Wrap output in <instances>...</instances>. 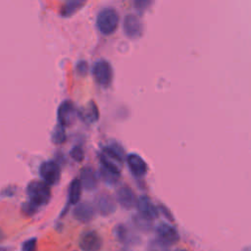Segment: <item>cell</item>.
<instances>
[{"mask_svg":"<svg viewBox=\"0 0 251 251\" xmlns=\"http://www.w3.org/2000/svg\"><path fill=\"white\" fill-rule=\"evenodd\" d=\"M176 251H187V250H185V249H177Z\"/></svg>","mask_w":251,"mask_h":251,"instance_id":"31","label":"cell"},{"mask_svg":"<svg viewBox=\"0 0 251 251\" xmlns=\"http://www.w3.org/2000/svg\"><path fill=\"white\" fill-rule=\"evenodd\" d=\"M147 251H169V246L158 238H155L148 242Z\"/></svg>","mask_w":251,"mask_h":251,"instance_id":"23","label":"cell"},{"mask_svg":"<svg viewBox=\"0 0 251 251\" xmlns=\"http://www.w3.org/2000/svg\"><path fill=\"white\" fill-rule=\"evenodd\" d=\"M157 238L166 245H174L179 240V234L176 227L167 223H161L156 226Z\"/></svg>","mask_w":251,"mask_h":251,"instance_id":"6","label":"cell"},{"mask_svg":"<svg viewBox=\"0 0 251 251\" xmlns=\"http://www.w3.org/2000/svg\"><path fill=\"white\" fill-rule=\"evenodd\" d=\"M100 162L102 164V168L114 175H117V176H120V173H121V170L120 168L110 159L108 158L106 155L102 154L100 155Z\"/></svg>","mask_w":251,"mask_h":251,"instance_id":"20","label":"cell"},{"mask_svg":"<svg viewBox=\"0 0 251 251\" xmlns=\"http://www.w3.org/2000/svg\"><path fill=\"white\" fill-rule=\"evenodd\" d=\"M92 73L96 81L101 85H108L113 77L112 66L105 59H99L94 63Z\"/></svg>","mask_w":251,"mask_h":251,"instance_id":"3","label":"cell"},{"mask_svg":"<svg viewBox=\"0 0 251 251\" xmlns=\"http://www.w3.org/2000/svg\"><path fill=\"white\" fill-rule=\"evenodd\" d=\"M81 185L87 190H93L97 186V176L91 167H84L80 173Z\"/></svg>","mask_w":251,"mask_h":251,"instance_id":"14","label":"cell"},{"mask_svg":"<svg viewBox=\"0 0 251 251\" xmlns=\"http://www.w3.org/2000/svg\"><path fill=\"white\" fill-rule=\"evenodd\" d=\"M124 31L131 38H136L142 34L143 25L138 16L135 14H126L124 18Z\"/></svg>","mask_w":251,"mask_h":251,"instance_id":"7","label":"cell"},{"mask_svg":"<svg viewBox=\"0 0 251 251\" xmlns=\"http://www.w3.org/2000/svg\"><path fill=\"white\" fill-rule=\"evenodd\" d=\"M95 204L98 212L103 216H109L116 211V201L109 193L102 192L98 194Z\"/></svg>","mask_w":251,"mask_h":251,"instance_id":"11","label":"cell"},{"mask_svg":"<svg viewBox=\"0 0 251 251\" xmlns=\"http://www.w3.org/2000/svg\"><path fill=\"white\" fill-rule=\"evenodd\" d=\"M126 162L130 172L135 176H143L147 173V164L138 154L130 153L126 157Z\"/></svg>","mask_w":251,"mask_h":251,"instance_id":"12","label":"cell"},{"mask_svg":"<svg viewBox=\"0 0 251 251\" xmlns=\"http://www.w3.org/2000/svg\"><path fill=\"white\" fill-rule=\"evenodd\" d=\"M38 207L36 205H34L33 203H31L30 201L28 202H25L24 205H23V212L25 214V215H28V216H31L33 215L36 211H37Z\"/></svg>","mask_w":251,"mask_h":251,"instance_id":"26","label":"cell"},{"mask_svg":"<svg viewBox=\"0 0 251 251\" xmlns=\"http://www.w3.org/2000/svg\"><path fill=\"white\" fill-rule=\"evenodd\" d=\"M104 155L118 162H123L125 158V151L120 144L113 142L104 147Z\"/></svg>","mask_w":251,"mask_h":251,"instance_id":"16","label":"cell"},{"mask_svg":"<svg viewBox=\"0 0 251 251\" xmlns=\"http://www.w3.org/2000/svg\"><path fill=\"white\" fill-rule=\"evenodd\" d=\"M116 198H117V201L119 202V204L126 210L132 209L136 205V202H137L135 193L133 192V190L130 187H128L126 185H124L117 190Z\"/></svg>","mask_w":251,"mask_h":251,"instance_id":"10","label":"cell"},{"mask_svg":"<svg viewBox=\"0 0 251 251\" xmlns=\"http://www.w3.org/2000/svg\"><path fill=\"white\" fill-rule=\"evenodd\" d=\"M136 206H137L139 215L149 221L155 220L159 217L158 208L152 203L150 198L146 195H142L137 199Z\"/></svg>","mask_w":251,"mask_h":251,"instance_id":"9","label":"cell"},{"mask_svg":"<svg viewBox=\"0 0 251 251\" xmlns=\"http://www.w3.org/2000/svg\"><path fill=\"white\" fill-rule=\"evenodd\" d=\"M73 214L75 220H77L78 222L88 223L94 218L95 210L91 204L87 202H82V203L76 204Z\"/></svg>","mask_w":251,"mask_h":251,"instance_id":"13","label":"cell"},{"mask_svg":"<svg viewBox=\"0 0 251 251\" xmlns=\"http://www.w3.org/2000/svg\"><path fill=\"white\" fill-rule=\"evenodd\" d=\"M80 117L87 123H94L98 120L99 112L96 104L91 101L86 107L80 111Z\"/></svg>","mask_w":251,"mask_h":251,"instance_id":"17","label":"cell"},{"mask_svg":"<svg viewBox=\"0 0 251 251\" xmlns=\"http://www.w3.org/2000/svg\"><path fill=\"white\" fill-rule=\"evenodd\" d=\"M81 189H82V185L80 180L78 178H75L71 182L70 188H69V201L71 204L76 205L78 203L81 196Z\"/></svg>","mask_w":251,"mask_h":251,"instance_id":"18","label":"cell"},{"mask_svg":"<svg viewBox=\"0 0 251 251\" xmlns=\"http://www.w3.org/2000/svg\"><path fill=\"white\" fill-rule=\"evenodd\" d=\"M77 72L81 75H84L87 72V63L85 61H80L77 64Z\"/></svg>","mask_w":251,"mask_h":251,"instance_id":"27","label":"cell"},{"mask_svg":"<svg viewBox=\"0 0 251 251\" xmlns=\"http://www.w3.org/2000/svg\"><path fill=\"white\" fill-rule=\"evenodd\" d=\"M26 193L29 201L37 207L45 205L51 196L50 186L43 180H31L26 186Z\"/></svg>","mask_w":251,"mask_h":251,"instance_id":"2","label":"cell"},{"mask_svg":"<svg viewBox=\"0 0 251 251\" xmlns=\"http://www.w3.org/2000/svg\"><path fill=\"white\" fill-rule=\"evenodd\" d=\"M39 174L48 185L55 184L61 177V168L55 161H46L41 164Z\"/></svg>","mask_w":251,"mask_h":251,"instance_id":"5","label":"cell"},{"mask_svg":"<svg viewBox=\"0 0 251 251\" xmlns=\"http://www.w3.org/2000/svg\"><path fill=\"white\" fill-rule=\"evenodd\" d=\"M4 232H3V230L0 228V241H2L3 239H4Z\"/></svg>","mask_w":251,"mask_h":251,"instance_id":"29","label":"cell"},{"mask_svg":"<svg viewBox=\"0 0 251 251\" xmlns=\"http://www.w3.org/2000/svg\"><path fill=\"white\" fill-rule=\"evenodd\" d=\"M66 140V132L64 126L58 125L52 133V141L56 144H61Z\"/></svg>","mask_w":251,"mask_h":251,"instance_id":"21","label":"cell"},{"mask_svg":"<svg viewBox=\"0 0 251 251\" xmlns=\"http://www.w3.org/2000/svg\"><path fill=\"white\" fill-rule=\"evenodd\" d=\"M71 156L74 160H75L76 162H80L83 160V156H84V153H83V150L79 147V146H75L72 151H71Z\"/></svg>","mask_w":251,"mask_h":251,"instance_id":"25","label":"cell"},{"mask_svg":"<svg viewBox=\"0 0 251 251\" xmlns=\"http://www.w3.org/2000/svg\"><path fill=\"white\" fill-rule=\"evenodd\" d=\"M78 245L81 251H100L102 248V238L95 230H86L81 233Z\"/></svg>","mask_w":251,"mask_h":251,"instance_id":"4","label":"cell"},{"mask_svg":"<svg viewBox=\"0 0 251 251\" xmlns=\"http://www.w3.org/2000/svg\"><path fill=\"white\" fill-rule=\"evenodd\" d=\"M151 221L143 218L142 216L140 215H135L133 217V223L134 225L141 230L143 231H148L151 229V224H150Z\"/></svg>","mask_w":251,"mask_h":251,"instance_id":"22","label":"cell"},{"mask_svg":"<svg viewBox=\"0 0 251 251\" xmlns=\"http://www.w3.org/2000/svg\"><path fill=\"white\" fill-rule=\"evenodd\" d=\"M114 234H115V237L120 242H123L125 244H130V243L136 242V238L125 225L116 226V227L114 228Z\"/></svg>","mask_w":251,"mask_h":251,"instance_id":"15","label":"cell"},{"mask_svg":"<svg viewBox=\"0 0 251 251\" xmlns=\"http://www.w3.org/2000/svg\"><path fill=\"white\" fill-rule=\"evenodd\" d=\"M120 17L116 9L106 7L98 12L96 17V25L101 33L109 35L117 29Z\"/></svg>","mask_w":251,"mask_h":251,"instance_id":"1","label":"cell"},{"mask_svg":"<svg viewBox=\"0 0 251 251\" xmlns=\"http://www.w3.org/2000/svg\"><path fill=\"white\" fill-rule=\"evenodd\" d=\"M84 4L83 1H77V0H74V1H68L67 3L64 4V6L61 9V15L62 17H69L71 15H73L75 11H77L82 5Z\"/></svg>","mask_w":251,"mask_h":251,"instance_id":"19","label":"cell"},{"mask_svg":"<svg viewBox=\"0 0 251 251\" xmlns=\"http://www.w3.org/2000/svg\"><path fill=\"white\" fill-rule=\"evenodd\" d=\"M160 211L162 212V214L163 215H165V217L167 218V219H169L170 221H174V219H173V217H172V214L170 213V211H168V209L166 208V207H164V206H160Z\"/></svg>","mask_w":251,"mask_h":251,"instance_id":"28","label":"cell"},{"mask_svg":"<svg viewBox=\"0 0 251 251\" xmlns=\"http://www.w3.org/2000/svg\"><path fill=\"white\" fill-rule=\"evenodd\" d=\"M22 251H37V241L35 238H29L23 243Z\"/></svg>","mask_w":251,"mask_h":251,"instance_id":"24","label":"cell"},{"mask_svg":"<svg viewBox=\"0 0 251 251\" xmlns=\"http://www.w3.org/2000/svg\"><path fill=\"white\" fill-rule=\"evenodd\" d=\"M75 118V108L71 101H64L60 104L57 111L58 123L62 126H71Z\"/></svg>","mask_w":251,"mask_h":251,"instance_id":"8","label":"cell"},{"mask_svg":"<svg viewBox=\"0 0 251 251\" xmlns=\"http://www.w3.org/2000/svg\"><path fill=\"white\" fill-rule=\"evenodd\" d=\"M0 251H7V249L4 247H0Z\"/></svg>","mask_w":251,"mask_h":251,"instance_id":"30","label":"cell"}]
</instances>
